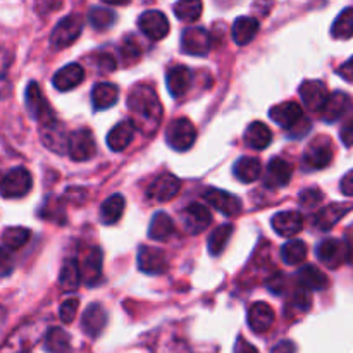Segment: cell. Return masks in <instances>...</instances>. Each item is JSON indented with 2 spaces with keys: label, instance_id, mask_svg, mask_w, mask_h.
<instances>
[{
  "label": "cell",
  "instance_id": "1",
  "mask_svg": "<svg viewBox=\"0 0 353 353\" xmlns=\"http://www.w3.org/2000/svg\"><path fill=\"white\" fill-rule=\"evenodd\" d=\"M128 110L134 130L145 134H154L162 121V103L157 93L148 85H137L128 97Z\"/></svg>",
  "mask_w": 353,
  "mask_h": 353
},
{
  "label": "cell",
  "instance_id": "2",
  "mask_svg": "<svg viewBox=\"0 0 353 353\" xmlns=\"http://www.w3.org/2000/svg\"><path fill=\"white\" fill-rule=\"evenodd\" d=\"M334 157V147L330 137H317L303 152V168L309 171H319L327 168Z\"/></svg>",
  "mask_w": 353,
  "mask_h": 353
},
{
  "label": "cell",
  "instance_id": "3",
  "mask_svg": "<svg viewBox=\"0 0 353 353\" xmlns=\"http://www.w3.org/2000/svg\"><path fill=\"white\" fill-rule=\"evenodd\" d=\"M83 31V17L81 14L72 12L68 17L59 21L55 24L54 31L50 34V43L55 50H62V48L69 47V45L74 43L79 38Z\"/></svg>",
  "mask_w": 353,
  "mask_h": 353
},
{
  "label": "cell",
  "instance_id": "4",
  "mask_svg": "<svg viewBox=\"0 0 353 353\" xmlns=\"http://www.w3.org/2000/svg\"><path fill=\"white\" fill-rule=\"evenodd\" d=\"M196 140V128L186 117H178L171 121L165 130V141L176 152H186L193 147Z\"/></svg>",
  "mask_w": 353,
  "mask_h": 353
},
{
  "label": "cell",
  "instance_id": "5",
  "mask_svg": "<svg viewBox=\"0 0 353 353\" xmlns=\"http://www.w3.org/2000/svg\"><path fill=\"white\" fill-rule=\"evenodd\" d=\"M33 188V178L24 168H14L0 179V195L3 199H23Z\"/></svg>",
  "mask_w": 353,
  "mask_h": 353
},
{
  "label": "cell",
  "instance_id": "6",
  "mask_svg": "<svg viewBox=\"0 0 353 353\" xmlns=\"http://www.w3.org/2000/svg\"><path fill=\"white\" fill-rule=\"evenodd\" d=\"M24 102H26L28 112L31 114V117H33L34 121L40 123V126H45V124L57 119L54 109H52L50 103L47 102V99H45L43 92H41V88L38 86V83L31 81L30 85H28L26 93H24Z\"/></svg>",
  "mask_w": 353,
  "mask_h": 353
},
{
  "label": "cell",
  "instance_id": "7",
  "mask_svg": "<svg viewBox=\"0 0 353 353\" xmlns=\"http://www.w3.org/2000/svg\"><path fill=\"white\" fill-rule=\"evenodd\" d=\"M97 145L93 140V134L88 128H79L69 134L68 140V154L72 161L85 162L95 155Z\"/></svg>",
  "mask_w": 353,
  "mask_h": 353
},
{
  "label": "cell",
  "instance_id": "8",
  "mask_svg": "<svg viewBox=\"0 0 353 353\" xmlns=\"http://www.w3.org/2000/svg\"><path fill=\"white\" fill-rule=\"evenodd\" d=\"M40 336V326L30 323L17 327L0 348V353H28Z\"/></svg>",
  "mask_w": 353,
  "mask_h": 353
},
{
  "label": "cell",
  "instance_id": "9",
  "mask_svg": "<svg viewBox=\"0 0 353 353\" xmlns=\"http://www.w3.org/2000/svg\"><path fill=\"white\" fill-rule=\"evenodd\" d=\"M212 223V214L202 203H190L181 212V224L188 234H200Z\"/></svg>",
  "mask_w": 353,
  "mask_h": 353
},
{
  "label": "cell",
  "instance_id": "10",
  "mask_svg": "<svg viewBox=\"0 0 353 353\" xmlns=\"http://www.w3.org/2000/svg\"><path fill=\"white\" fill-rule=\"evenodd\" d=\"M179 190H181V181L174 174H171V172H164V174L157 176L154 183L148 186L147 196L159 203L171 202L178 195Z\"/></svg>",
  "mask_w": 353,
  "mask_h": 353
},
{
  "label": "cell",
  "instance_id": "11",
  "mask_svg": "<svg viewBox=\"0 0 353 353\" xmlns=\"http://www.w3.org/2000/svg\"><path fill=\"white\" fill-rule=\"evenodd\" d=\"M317 259L323 262L326 268L338 269L348 262V250L345 241L336 240V238H327V240L321 241L317 247Z\"/></svg>",
  "mask_w": 353,
  "mask_h": 353
},
{
  "label": "cell",
  "instance_id": "12",
  "mask_svg": "<svg viewBox=\"0 0 353 353\" xmlns=\"http://www.w3.org/2000/svg\"><path fill=\"white\" fill-rule=\"evenodd\" d=\"M138 26H140L141 33L145 37L154 41L162 40L169 33V21L165 14L161 12V10H145L138 17Z\"/></svg>",
  "mask_w": 353,
  "mask_h": 353
},
{
  "label": "cell",
  "instance_id": "13",
  "mask_svg": "<svg viewBox=\"0 0 353 353\" xmlns=\"http://www.w3.org/2000/svg\"><path fill=\"white\" fill-rule=\"evenodd\" d=\"M212 47V38L203 28H186L181 34L183 52L196 57H203Z\"/></svg>",
  "mask_w": 353,
  "mask_h": 353
},
{
  "label": "cell",
  "instance_id": "14",
  "mask_svg": "<svg viewBox=\"0 0 353 353\" xmlns=\"http://www.w3.org/2000/svg\"><path fill=\"white\" fill-rule=\"evenodd\" d=\"M300 97H302L307 109L312 110V112H319L324 109L327 99H330V90L319 79H309L300 86Z\"/></svg>",
  "mask_w": 353,
  "mask_h": 353
},
{
  "label": "cell",
  "instance_id": "15",
  "mask_svg": "<svg viewBox=\"0 0 353 353\" xmlns=\"http://www.w3.org/2000/svg\"><path fill=\"white\" fill-rule=\"evenodd\" d=\"M168 259H165V254L159 248L154 247H140L138 250V269L145 274L157 276L164 274L168 271Z\"/></svg>",
  "mask_w": 353,
  "mask_h": 353
},
{
  "label": "cell",
  "instance_id": "16",
  "mask_svg": "<svg viewBox=\"0 0 353 353\" xmlns=\"http://www.w3.org/2000/svg\"><path fill=\"white\" fill-rule=\"evenodd\" d=\"M269 117H271L276 124H279V126L285 128V130L288 131H292L293 128H296L303 119H305L300 103L292 102V100H290V102L278 103V105L272 107L271 112H269Z\"/></svg>",
  "mask_w": 353,
  "mask_h": 353
},
{
  "label": "cell",
  "instance_id": "17",
  "mask_svg": "<svg viewBox=\"0 0 353 353\" xmlns=\"http://www.w3.org/2000/svg\"><path fill=\"white\" fill-rule=\"evenodd\" d=\"M40 137L48 150L55 152V154H65L68 152L69 134L65 133L64 124L59 119L52 121V123L45 124V126H40Z\"/></svg>",
  "mask_w": 353,
  "mask_h": 353
},
{
  "label": "cell",
  "instance_id": "18",
  "mask_svg": "<svg viewBox=\"0 0 353 353\" xmlns=\"http://www.w3.org/2000/svg\"><path fill=\"white\" fill-rule=\"evenodd\" d=\"M203 199L210 203L216 210L228 217H234L241 212V200L238 196L231 195V193L224 192V190L217 188H207L203 192Z\"/></svg>",
  "mask_w": 353,
  "mask_h": 353
},
{
  "label": "cell",
  "instance_id": "19",
  "mask_svg": "<svg viewBox=\"0 0 353 353\" xmlns=\"http://www.w3.org/2000/svg\"><path fill=\"white\" fill-rule=\"evenodd\" d=\"M271 226L279 236L292 238L303 230V217L296 210H286V212H279L272 217Z\"/></svg>",
  "mask_w": 353,
  "mask_h": 353
},
{
  "label": "cell",
  "instance_id": "20",
  "mask_svg": "<svg viewBox=\"0 0 353 353\" xmlns=\"http://www.w3.org/2000/svg\"><path fill=\"white\" fill-rule=\"evenodd\" d=\"M274 310L269 303L257 302L248 310V326L257 334L268 333L274 324Z\"/></svg>",
  "mask_w": 353,
  "mask_h": 353
},
{
  "label": "cell",
  "instance_id": "21",
  "mask_svg": "<svg viewBox=\"0 0 353 353\" xmlns=\"http://www.w3.org/2000/svg\"><path fill=\"white\" fill-rule=\"evenodd\" d=\"M293 174V165L288 161L281 157L271 159L268 165V171H265V185L269 188H281L286 186L292 179Z\"/></svg>",
  "mask_w": 353,
  "mask_h": 353
},
{
  "label": "cell",
  "instance_id": "22",
  "mask_svg": "<svg viewBox=\"0 0 353 353\" xmlns=\"http://www.w3.org/2000/svg\"><path fill=\"white\" fill-rule=\"evenodd\" d=\"M83 79H85V69L76 62H71V64L64 65L55 72L52 83L59 92H69V90L81 85Z\"/></svg>",
  "mask_w": 353,
  "mask_h": 353
},
{
  "label": "cell",
  "instance_id": "23",
  "mask_svg": "<svg viewBox=\"0 0 353 353\" xmlns=\"http://www.w3.org/2000/svg\"><path fill=\"white\" fill-rule=\"evenodd\" d=\"M352 205L347 203H331V205L323 207L321 210H317L312 217V224L321 231H327L345 216V214L350 212Z\"/></svg>",
  "mask_w": 353,
  "mask_h": 353
},
{
  "label": "cell",
  "instance_id": "24",
  "mask_svg": "<svg viewBox=\"0 0 353 353\" xmlns=\"http://www.w3.org/2000/svg\"><path fill=\"white\" fill-rule=\"evenodd\" d=\"M105 324H107V312L100 303H92V305L83 312L81 327L90 338L100 336L103 327H105Z\"/></svg>",
  "mask_w": 353,
  "mask_h": 353
},
{
  "label": "cell",
  "instance_id": "25",
  "mask_svg": "<svg viewBox=\"0 0 353 353\" xmlns=\"http://www.w3.org/2000/svg\"><path fill=\"white\" fill-rule=\"evenodd\" d=\"M79 274L88 286L97 285L100 281V278H102V252H100V248H90V252L83 257L81 265H79Z\"/></svg>",
  "mask_w": 353,
  "mask_h": 353
},
{
  "label": "cell",
  "instance_id": "26",
  "mask_svg": "<svg viewBox=\"0 0 353 353\" xmlns=\"http://www.w3.org/2000/svg\"><path fill=\"white\" fill-rule=\"evenodd\" d=\"M165 83H168V90L174 99L183 97L186 93V90L190 88V83H192V72L186 65L176 64L171 65L168 69V74H165Z\"/></svg>",
  "mask_w": 353,
  "mask_h": 353
},
{
  "label": "cell",
  "instance_id": "27",
  "mask_svg": "<svg viewBox=\"0 0 353 353\" xmlns=\"http://www.w3.org/2000/svg\"><path fill=\"white\" fill-rule=\"evenodd\" d=\"M296 281L300 283V288L307 290V292H323L330 286L327 276L316 265H303L296 272Z\"/></svg>",
  "mask_w": 353,
  "mask_h": 353
},
{
  "label": "cell",
  "instance_id": "28",
  "mask_svg": "<svg viewBox=\"0 0 353 353\" xmlns=\"http://www.w3.org/2000/svg\"><path fill=\"white\" fill-rule=\"evenodd\" d=\"M134 126L130 119H124L117 123L107 134V145L112 152H123L128 145L133 141Z\"/></svg>",
  "mask_w": 353,
  "mask_h": 353
},
{
  "label": "cell",
  "instance_id": "29",
  "mask_svg": "<svg viewBox=\"0 0 353 353\" xmlns=\"http://www.w3.org/2000/svg\"><path fill=\"white\" fill-rule=\"evenodd\" d=\"M119 99V88L114 83H99L92 90V103L95 110L110 109L117 103Z\"/></svg>",
  "mask_w": 353,
  "mask_h": 353
},
{
  "label": "cell",
  "instance_id": "30",
  "mask_svg": "<svg viewBox=\"0 0 353 353\" xmlns=\"http://www.w3.org/2000/svg\"><path fill=\"white\" fill-rule=\"evenodd\" d=\"M245 143L254 150H264L271 145L272 141V131L269 130L268 124L261 123V121H254L250 126L245 131Z\"/></svg>",
  "mask_w": 353,
  "mask_h": 353
},
{
  "label": "cell",
  "instance_id": "31",
  "mask_svg": "<svg viewBox=\"0 0 353 353\" xmlns=\"http://www.w3.org/2000/svg\"><path fill=\"white\" fill-rule=\"evenodd\" d=\"M124 207H126V200L121 193H114L112 196H109L100 207V221H102V224H105V226L116 224L123 217Z\"/></svg>",
  "mask_w": 353,
  "mask_h": 353
},
{
  "label": "cell",
  "instance_id": "32",
  "mask_svg": "<svg viewBox=\"0 0 353 353\" xmlns=\"http://www.w3.org/2000/svg\"><path fill=\"white\" fill-rule=\"evenodd\" d=\"M348 107H350V97H348L347 93H333V95H330V99H327L324 109L321 110V112H323V119L326 121V123H334V121H338L345 112H347Z\"/></svg>",
  "mask_w": 353,
  "mask_h": 353
},
{
  "label": "cell",
  "instance_id": "33",
  "mask_svg": "<svg viewBox=\"0 0 353 353\" xmlns=\"http://www.w3.org/2000/svg\"><path fill=\"white\" fill-rule=\"evenodd\" d=\"M262 164L255 157H241L234 162L233 174L238 181L241 183H254L261 176Z\"/></svg>",
  "mask_w": 353,
  "mask_h": 353
},
{
  "label": "cell",
  "instance_id": "34",
  "mask_svg": "<svg viewBox=\"0 0 353 353\" xmlns=\"http://www.w3.org/2000/svg\"><path fill=\"white\" fill-rule=\"evenodd\" d=\"M259 33V21L255 17H238L233 24V40L236 45H248Z\"/></svg>",
  "mask_w": 353,
  "mask_h": 353
},
{
  "label": "cell",
  "instance_id": "35",
  "mask_svg": "<svg viewBox=\"0 0 353 353\" xmlns=\"http://www.w3.org/2000/svg\"><path fill=\"white\" fill-rule=\"evenodd\" d=\"M176 226L165 212H157L150 221L148 236L155 241H168L174 234Z\"/></svg>",
  "mask_w": 353,
  "mask_h": 353
},
{
  "label": "cell",
  "instance_id": "36",
  "mask_svg": "<svg viewBox=\"0 0 353 353\" xmlns=\"http://www.w3.org/2000/svg\"><path fill=\"white\" fill-rule=\"evenodd\" d=\"M45 352L47 353H72L71 336L61 327H52L45 336Z\"/></svg>",
  "mask_w": 353,
  "mask_h": 353
},
{
  "label": "cell",
  "instance_id": "37",
  "mask_svg": "<svg viewBox=\"0 0 353 353\" xmlns=\"http://www.w3.org/2000/svg\"><path fill=\"white\" fill-rule=\"evenodd\" d=\"M30 238H31V231L28 230V228H21V226L7 228V230L2 233L3 248H7V250H19V248H23L24 245L30 241Z\"/></svg>",
  "mask_w": 353,
  "mask_h": 353
},
{
  "label": "cell",
  "instance_id": "38",
  "mask_svg": "<svg viewBox=\"0 0 353 353\" xmlns=\"http://www.w3.org/2000/svg\"><path fill=\"white\" fill-rule=\"evenodd\" d=\"M233 230H234L233 224H223V226L216 228V230L210 233L209 241H207V247H209L210 255H214V257H216V255L223 254V250L226 248L228 241H230Z\"/></svg>",
  "mask_w": 353,
  "mask_h": 353
},
{
  "label": "cell",
  "instance_id": "39",
  "mask_svg": "<svg viewBox=\"0 0 353 353\" xmlns=\"http://www.w3.org/2000/svg\"><path fill=\"white\" fill-rule=\"evenodd\" d=\"M79 283H81V274H79L78 262L65 261V264L61 269V274H59V285L65 292H74V290H78Z\"/></svg>",
  "mask_w": 353,
  "mask_h": 353
},
{
  "label": "cell",
  "instance_id": "40",
  "mask_svg": "<svg viewBox=\"0 0 353 353\" xmlns=\"http://www.w3.org/2000/svg\"><path fill=\"white\" fill-rule=\"evenodd\" d=\"M281 259L288 265H299L305 262L307 259V245L305 241L293 240L288 241L286 245L281 247Z\"/></svg>",
  "mask_w": 353,
  "mask_h": 353
},
{
  "label": "cell",
  "instance_id": "41",
  "mask_svg": "<svg viewBox=\"0 0 353 353\" xmlns=\"http://www.w3.org/2000/svg\"><path fill=\"white\" fill-rule=\"evenodd\" d=\"M331 34L338 40H347L353 37V7H347L341 10L340 16L333 23Z\"/></svg>",
  "mask_w": 353,
  "mask_h": 353
},
{
  "label": "cell",
  "instance_id": "42",
  "mask_svg": "<svg viewBox=\"0 0 353 353\" xmlns=\"http://www.w3.org/2000/svg\"><path fill=\"white\" fill-rule=\"evenodd\" d=\"M88 19L97 31H103L116 23V12L107 7H93L88 14Z\"/></svg>",
  "mask_w": 353,
  "mask_h": 353
},
{
  "label": "cell",
  "instance_id": "43",
  "mask_svg": "<svg viewBox=\"0 0 353 353\" xmlns=\"http://www.w3.org/2000/svg\"><path fill=\"white\" fill-rule=\"evenodd\" d=\"M10 64H12V55L9 50L0 47V99H6L12 92V85L9 79Z\"/></svg>",
  "mask_w": 353,
  "mask_h": 353
},
{
  "label": "cell",
  "instance_id": "44",
  "mask_svg": "<svg viewBox=\"0 0 353 353\" xmlns=\"http://www.w3.org/2000/svg\"><path fill=\"white\" fill-rule=\"evenodd\" d=\"M202 2H199V0H190V2H178L174 6V12H176V17L181 21H185V23H193V21H196L200 17V14H202Z\"/></svg>",
  "mask_w": 353,
  "mask_h": 353
},
{
  "label": "cell",
  "instance_id": "45",
  "mask_svg": "<svg viewBox=\"0 0 353 353\" xmlns=\"http://www.w3.org/2000/svg\"><path fill=\"white\" fill-rule=\"evenodd\" d=\"M140 57H141L140 43H138L137 38L128 34V37L124 38L123 45H121V59H123L124 64L131 65L134 64V62L140 61Z\"/></svg>",
  "mask_w": 353,
  "mask_h": 353
},
{
  "label": "cell",
  "instance_id": "46",
  "mask_svg": "<svg viewBox=\"0 0 353 353\" xmlns=\"http://www.w3.org/2000/svg\"><path fill=\"white\" fill-rule=\"evenodd\" d=\"M310 305H312V299H310V293L307 290L299 288L293 292L292 299H290L288 303V314L292 310H295V314H303L307 310H310Z\"/></svg>",
  "mask_w": 353,
  "mask_h": 353
},
{
  "label": "cell",
  "instance_id": "47",
  "mask_svg": "<svg viewBox=\"0 0 353 353\" xmlns=\"http://www.w3.org/2000/svg\"><path fill=\"white\" fill-rule=\"evenodd\" d=\"M78 299H69L65 302H62L61 309H59V316H61V321L65 324H71L74 321L76 314H78Z\"/></svg>",
  "mask_w": 353,
  "mask_h": 353
},
{
  "label": "cell",
  "instance_id": "48",
  "mask_svg": "<svg viewBox=\"0 0 353 353\" xmlns=\"http://www.w3.org/2000/svg\"><path fill=\"white\" fill-rule=\"evenodd\" d=\"M323 200V192L319 188H309V190H303L302 195H300V203L307 209H314L317 207Z\"/></svg>",
  "mask_w": 353,
  "mask_h": 353
},
{
  "label": "cell",
  "instance_id": "49",
  "mask_svg": "<svg viewBox=\"0 0 353 353\" xmlns=\"http://www.w3.org/2000/svg\"><path fill=\"white\" fill-rule=\"evenodd\" d=\"M14 271V259L7 248L0 247V278H6Z\"/></svg>",
  "mask_w": 353,
  "mask_h": 353
},
{
  "label": "cell",
  "instance_id": "50",
  "mask_svg": "<svg viewBox=\"0 0 353 353\" xmlns=\"http://www.w3.org/2000/svg\"><path fill=\"white\" fill-rule=\"evenodd\" d=\"M285 286H286V281H285V278H283L281 272H276V274L271 276L268 281L269 292L274 293V295H281L283 290H285Z\"/></svg>",
  "mask_w": 353,
  "mask_h": 353
},
{
  "label": "cell",
  "instance_id": "51",
  "mask_svg": "<svg viewBox=\"0 0 353 353\" xmlns=\"http://www.w3.org/2000/svg\"><path fill=\"white\" fill-rule=\"evenodd\" d=\"M116 65H117L116 59H114L112 55H110V54H103V55H100V59H99V68L102 69V71H109V72H112L114 69H116Z\"/></svg>",
  "mask_w": 353,
  "mask_h": 353
},
{
  "label": "cell",
  "instance_id": "52",
  "mask_svg": "<svg viewBox=\"0 0 353 353\" xmlns=\"http://www.w3.org/2000/svg\"><path fill=\"white\" fill-rule=\"evenodd\" d=\"M340 137L345 147H353V121H350V123H347L341 128Z\"/></svg>",
  "mask_w": 353,
  "mask_h": 353
},
{
  "label": "cell",
  "instance_id": "53",
  "mask_svg": "<svg viewBox=\"0 0 353 353\" xmlns=\"http://www.w3.org/2000/svg\"><path fill=\"white\" fill-rule=\"evenodd\" d=\"M234 353H259V350L250 341L243 340V338H238L236 345H234Z\"/></svg>",
  "mask_w": 353,
  "mask_h": 353
},
{
  "label": "cell",
  "instance_id": "54",
  "mask_svg": "<svg viewBox=\"0 0 353 353\" xmlns=\"http://www.w3.org/2000/svg\"><path fill=\"white\" fill-rule=\"evenodd\" d=\"M295 352H296L295 343H293V341H290V340L279 341V343L276 345V347L271 350V353H295Z\"/></svg>",
  "mask_w": 353,
  "mask_h": 353
},
{
  "label": "cell",
  "instance_id": "55",
  "mask_svg": "<svg viewBox=\"0 0 353 353\" xmlns=\"http://www.w3.org/2000/svg\"><path fill=\"white\" fill-rule=\"evenodd\" d=\"M338 74H340L343 79H347V81L353 83V57L348 59V61L338 69Z\"/></svg>",
  "mask_w": 353,
  "mask_h": 353
},
{
  "label": "cell",
  "instance_id": "56",
  "mask_svg": "<svg viewBox=\"0 0 353 353\" xmlns=\"http://www.w3.org/2000/svg\"><path fill=\"white\" fill-rule=\"evenodd\" d=\"M340 188H341V192L345 193V195L353 196V171L348 172V174L345 176L343 179H341Z\"/></svg>",
  "mask_w": 353,
  "mask_h": 353
},
{
  "label": "cell",
  "instance_id": "57",
  "mask_svg": "<svg viewBox=\"0 0 353 353\" xmlns=\"http://www.w3.org/2000/svg\"><path fill=\"white\" fill-rule=\"evenodd\" d=\"M345 245H347L348 250V262L353 264V228L350 231H347V240H345Z\"/></svg>",
  "mask_w": 353,
  "mask_h": 353
},
{
  "label": "cell",
  "instance_id": "58",
  "mask_svg": "<svg viewBox=\"0 0 353 353\" xmlns=\"http://www.w3.org/2000/svg\"><path fill=\"white\" fill-rule=\"evenodd\" d=\"M6 316H7L6 309H3V307H0V327H2L3 323H6Z\"/></svg>",
  "mask_w": 353,
  "mask_h": 353
}]
</instances>
